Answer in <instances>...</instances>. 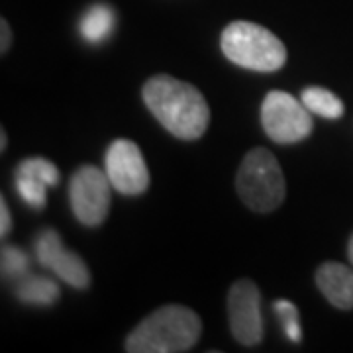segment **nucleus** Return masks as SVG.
Returning a JSON list of instances; mask_svg holds the SVG:
<instances>
[{
    "label": "nucleus",
    "instance_id": "f257e3e1",
    "mask_svg": "<svg viewBox=\"0 0 353 353\" xmlns=\"http://www.w3.org/2000/svg\"><path fill=\"white\" fill-rule=\"evenodd\" d=\"M143 102L157 122L179 139H199L210 122L202 92L171 75H155L143 85Z\"/></svg>",
    "mask_w": 353,
    "mask_h": 353
},
{
    "label": "nucleus",
    "instance_id": "f03ea898",
    "mask_svg": "<svg viewBox=\"0 0 353 353\" xmlns=\"http://www.w3.org/2000/svg\"><path fill=\"white\" fill-rule=\"evenodd\" d=\"M202 324L199 314L187 306L169 304L143 318L128 336L130 353H181L189 352L199 341Z\"/></svg>",
    "mask_w": 353,
    "mask_h": 353
},
{
    "label": "nucleus",
    "instance_id": "7ed1b4c3",
    "mask_svg": "<svg viewBox=\"0 0 353 353\" xmlns=\"http://www.w3.org/2000/svg\"><path fill=\"white\" fill-rule=\"evenodd\" d=\"M222 51L232 63L259 73H273L287 63V48L267 28L253 22H232L222 32Z\"/></svg>",
    "mask_w": 353,
    "mask_h": 353
},
{
    "label": "nucleus",
    "instance_id": "20e7f679",
    "mask_svg": "<svg viewBox=\"0 0 353 353\" xmlns=\"http://www.w3.org/2000/svg\"><path fill=\"white\" fill-rule=\"evenodd\" d=\"M238 194L253 212H273L285 201V175L277 157L265 148H255L243 157L236 179Z\"/></svg>",
    "mask_w": 353,
    "mask_h": 353
},
{
    "label": "nucleus",
    "instance_id": "39448f33",
    "mask_svg": "<svg viewBox=\"0 0 353 353\" xmlns=\"http://www.w3.org/2000/svg\"><path fill=\"white\" fill-rule=\"evenodd\" d=\"M310 110L289 92L271 90L261 104V124L265 134L277 143H296L312 134Z\"/></svg>",
    "mask_w": 353,
    "mask_h": 353
},
{
    "label": "nucleus",
    "instance_id": "423d86ee",
    "mask_svg": "<svg viewBox=\"0 0 353 353\" xmlns=\"http://www.w3.org/2000/svg\"><path fill=\"white\" fill-rule=\"evenodd\" d=\"M110 179L94 165L79 167L69 181V202L83 226H101L110 210Z\"/></svg>",
    "mask_w": 353,
    "mask_h": 353
},
{
    "label": "nucleus",
    "instance_id": "0eeeda50",
    "mask_svg": "<svg viewBox=\"0 0 353 353\" xmlns=\"http://www.w3.org/2000/svg\"><path fill=\"white\" fill-rule=\"evenodd\" d=\"M228 320L232 336L241 345H257L263 340L261 294L250 279H240L228 292Z\"/></svg>",
    "mask_w": 353,
    "mask_h": 353
},
{
    "label": "nucleus",
    "instance_id": "6e6552de",
    "mask_svg": "<svg viewBox=\"0 0 353 353\" xmlns=\"http://www.w3.org/2000/svg\"><path fill=\"white\" fill-rule=\"evenodd\" d=\"M104 165L112 189L126 196L141 194L150 187V169L138 145L130 139H114Z\"/></svg>",
    "mask_w": 353,
    "mask_h": 353
},
{
    "label": "nucleus",
    "instance_id": "1a4fd4ad",
    "mask_svg": "<svg viewBox=\"0 0 353 353\" xmlns=\"http://www.w3.org/2000/svg\"><path fill=\"white\" fill-rule=\"evenodd\" d=\"M36 257L39 265L48 267L57 277L75 289H88L90 273L87 263L69 252L55 230H43L36 240Z\"/></svg>",
    "mask_w": 353,
    "mask_h": 353
},
{
    "label": "nucleus",
    "instance_id": "9d476101",
    "mask_svg": "<svg viewBox=\"0 0 353 353\" xmlns=\"http://www.w3.org/2000/svg\"><path fill=\"white\" fill-rule=\"evenodd\" d=\"M59 183V169L43 157H28L16 169V189L26 204L41 210L48 189Z\"/></svg>",
    "mask_w": 353,
    "mask_h": 353
},
{
    "label": "nucleus",
    "instance_id": "9b49d317",
    "mask_svg": "<svg viewBox=\"0 0 353 353\" xmlns=\"http://www.w3.org/2000/svg\"><path fill=\"white\" fill-rule=\"evenodd\" d=\"M318 290L340 310L353 308V271L345 265L328 261L316 271Z\"/></svg>",
    "mask_w": 353,
    "mask_h": 353
},
{
    "label": "nucleus",
    "instance_id": "f8f14e48",
    "mask_svg": "<svg viewBox=\"0 0 353 353\" xmlns=\"http://www.w3.org/2000/svg\"><path fill=\"white\" fill-rule=\"evenodd\" d=\"M18 301L32 306H51L59 299V287L51 279L36 277V275H26L18 281L16 287Z\"/></svg>",
    "mask_w": 353,
    "mask_h": 353
},
{
    "label": "nucleus",
    "instance_id": "ddd939ff",
    "mask_svg": "<svg viewBox=\"0 0 353 353\" xmlns=\"http://www.w3.org/2000/svg\"><path fill=\"white\" fill-rule=\"evenodd\" d=\"M116 26V14L106 4H92L81 18V36L88 43H102L112 34Z\"/></svg>",
    "mask_w": 353,
    "mask_h": 353
},
{
    "label": "nucleus",
    "instance_id": "4468645a",
    "mask_svg": "<svg viewBox=\"0 0 353 353\" xmlns=\"http://www.w3.org/2000/svg\"><path fill=\"white\" fill-rule=\"evenodd\" d=\"M303 104L312 114H318L328 120H338L343 116V102L328 88L308 87L303 90L301 97Z\"/></svg>",
    "mask_w": 353,
    "mask_h": 353
},
{
    "label": "nucleus",
    "instance_id": "2eb2a0df",
    "mask_svg": "<svg viewBox=\"0 0 353 353\" xmlns=\"http://www.w3.org/2000/svg\"><path fill=\"white\" fill-rule=\"evenodd\" d=\"M275 312H277L279 320L285 328V334L290 341L294 343H301L303 340V330H301V322H299V308L290 301H285V299H279L277 303L273 304Z\"/></svg>",
    "mask_w": 353,
    "mask_h": 353
},
{
    "label": "nucleus",
    "instance_id": "dca6fc26",
    "mask_svg": "<svg viewBox=\"0 0 353 353\" xmlns=\"http://www.w3.org/2000/svg\"><path fill=\"white\" fill-rule=\"evenodd\" d=\"M2 275L4 279H24L28 275V257L14 245L2 248Z\"/></svg>",
    "mask_w": 353,
    "mask_h": 353
},
{
    "label": "nucleus",
    "instance_id": "f3484780",
    "mask_svg": "<svg viewBox=\"0 0 353 353\" xmlns=\"http://www.w3.org/2000/svg\"><path fill=\"white\" fill-rule=\"evenodd\" d=\"M10 228H12V218H10V212H8V204H6L4 199H0V236L6 238Z\"/></svg>",
    "mask_w": 353,
    "mask_h": 353
},
{
    "label": "nucleus",
    "instance_id": "a211bd4d",
    "mask_svg": "<svg viewBox=\"0 0 353 353\" xmlns=\"http://www.w3.org/2000/svg\"><path fill=\"white\" fill-rule=\"evenodd\" d=\"M0 28H2V43H0V51L6 53L10 48V41H12V32H10V26L6 20H0Z\"/></svg>",
    "mask_w": 353,
    "mask_h": 353
},
{
    "label": "nucleus",
    "instance_id": "6ab92c4d",
    "mask_svg": "<svg viewBox=\"0 0 353 353\" xmlns=\"http://www.w3.org/2000/svg\"><path fill=\"white\" fill-rule=\"evenodd\" d=\"M347 255H350V261H352L353 265V236L352 240H350V245H347Z\"/></svg>",
    "mask_w": 353,
    "mask_h": 353
},
{
    "label": "nucleus",
    "instance_id": "aec40b11",
    "mask_svg": "<svg viewBox=\"0 0 353 353\" xmlns=\"http://www.w3.org/2000/svg\"><path fill=\"white\" fill-rule=\"evenodd\" d=\"M4 148H6V134L2 132V143H0V150L4 152Z\"/></svg>",
    "mask_w": 353,
    "mask_h": 353
}]
</instances>
